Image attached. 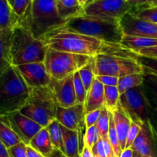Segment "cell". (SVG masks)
<instances>
[{
	"label": "cell",
	"instance_id": "38",
	"mask_svg": "<svg viewBox=\"0 0 157 157\" xmlns=\"http://www.w3.org/2000/svg\"><path fill=\"white\" fill-rule=\"evenodd\" d=\"M140 130H141L140 124H136V123L133 122V121H132L130 130H129L128 134H127V143H126V148H130V147H132L133 142L135 141L136 138L137 137Z\"/></svg>",
	"mask_w": 157,
	"mask_h": 157
},
{
	"label": "cell",
	"instance_id": "10",
	"mask_svg": "<svg viewBox=\"0 0 157 157\" xmlns=\"http://www.w3.org/2000/svg\"><path fill=\"white\" fill-rule=\"evenodd\" d=\"M0 117L2 122L7 124L25 145H29L34 136L43 128L33 120L23 115L19 110Z\"/></svg>",
	"mask_w": 157,
	"mask_h": 157
},
{
	"label": "cell",
	"instance_id": "20",
	"mask_svg": "<svg viewBox=\"0 0 157 157\" xmlns=\"http://www.w3.org/2000/svg\"><path fill=\"white\" fill-rule=\"evenodd\" d=\"M63 153L67 157H81L80 150V133L62 126Z\"/></svg>",
	"mask_w": 157,
	"mask_h": 157
},
{
	"label": "cell",
	"instance_id": "4",
	"mask_svg": "<svg viewBox=\"0 0 157 157\" xmlns=\"http://www.w3.org/2000/svg\"><path fill=\"white\" fill-rule=\"evenodd\" d=\"M32 89L14 65L0 75V116L20 110Z\"/></svg>",
	"mask_w": 157,
	"mask_h": 157
},
{
	"label": "cell",
	"instance_id": "44",
	"mask_svg": "<svg viewBox=\"0 0 157 157\" xmlns=\"http://www.w3.org/2000/svg\"><path fill=\"white\" fill-rule=\"evenodd\" d=\"M92 152H93L94 156H106L105 150H104V144H103V140L101 138H100L99 140H98V142L94 144V146L92 147Z\"/></svg>",
	"mask_w": 157,
	"mask_h": 157
},
{
	"label": "cell",
	"instance_id": "40",
	"mask_svg": "<svg viewBox=\"0 0 157 157\" xmlns=\"http://www.w3.org/2000/svg\"><path fill=\"white\" fill-rule=\"evenodd\" d=\"M24 143L18 144L12 148L9 149V153L11 157H29L27 148Z\"/></svg>",
	"mask_w": 157,
	"mask_h": 157
},
{
	"label": "cell",
	"instance_id": "39",
	"mask_svg": "<svg viewBox=\"0 0 157 157\" xmlns=\"http://www.w3.org/2000/svg\"><path fill=\"white\" fill-rule=\"evenodd\" d=\"M104 109V108H103ZM103 109L94 110L85 114V127L86 129L92 127V126L96 125L98 120L101 117V113H102Z\"/></svg>",
	"mask_w": 157,
	"mask_h": 157
},
{
	"label": "cell",
	"instance_id": "21",
	"mask_svg": "<svg viewBox=\"0 0 157 157\" xmlns=\"http://www.w3.org/2000/svg\"><path fill=\"white\" fill-rule=\"evenodd\" d=\"M38 152L48 157L55 149L51 140L48 130L46 127H43L31 140L29 145Z\"/></svg>",
	"mask_w": 157,
	"mask_h": 157
},
{
	"label": "cell",
	"instance_id": "46",
	"mask_svg": "<svg viewBox=\"0 0 157 157\" xmlns=\"http://www.w3.org/2000/svg\"><path fill=\"white\" fill-rule=\"evenodd\" d=\"M26 148H27V153L28 155H29V157H45L43 156L41 153H40L39 152H38L35 149L31 147L30 146L27 145L26 146Z\"/></svg>",
	"mask_w": 157,
	"mask_h": 157
},
{
	"label": "cell",
	"instance_id": "28",
	"mask_svg": "<svg viewBox=\"0 0 157 157\" xmlns=\"http://www.w3.org/2000/svg\"><path fill=\"white\" fill-rule=\"evenodd\" d=\"M104 97L106 108L109 111H113L119 107L121 94L117 86H104Z\"/></svg>",
	"mask_w": 157,
	"mask_h": 157
},
{
	"label": "cell",
	"instance_id": "12",
	"mask_svg": "<svg viewBox=\"0 0 157 157\" xmlns=\"http://www.w3.org/2000/svg\"><path fill=\"white\" fill-rule=\"evenodd\" d=\"M120 23L124 35L157 38V24L141 19L131 12L121 17Z\"/></svg>",
	"mask_w": 157,
	"mask_h": 157
},
{
	"label": "cell",
	"instance_id": "41",
	"mask_svg": "<svg viewBox=\"0 0 157 157\" xmlns=\"http://www.w3.org/2000/svg\"><path fill=\"white\" fill-rule=\"evenodd\" d=\"M127 2L131 8V11L130 12L131 13L150 7L149 0H127Z\"/></svg>",
	"mask_w": 157,
	"mask_h": 157
},
{
	"label": "cell",
	"instance_id": "34",
	"mask_svg": "<svg viewBox=\"0 0 157 157\" xmlns=\"http://www.w3.org/2000/svg\"><path fill=\"white\" fill-rule=\"evenodd\" d=\"M137 60L144 68L145 74H149L157 77V59L138 56Z\"/></svg>",
	"mask_w": 157,
	"mask_h": 157
},
{
	"label": "cell",
	"instance_id": "5",
	"mask_svg": "<svg viewBox=\"0 0 157 157\" xmlns=\"http://www.w3.org/2000/svg\"><path fill=\"white\" fill-rule=\"evenodd\" d=\"M48 48L44 39L35 37L27 28L18 23L13 28L12 54L14 66L44 62Z\"/></svg>",
	"mask_w": 157,
	"mask_h": 157
},
{
	"label": "cell",
	"instance_id": "55",
	"mask_svg": "<svg viewBox=\"0 0 157 157\" xmlns=\"http://www.w3.org/2000/svg\"><path fill=\"white\" fill-rule=\"evenodd\" d=\"M95 157H106V156H96Z\"/></svg>",
	"mask_w": 157,
	"mask_h": 157
},
{
	"label": "cell",
	"instance_id": "13",
	"mask_svg": "<svg viewBox=\"0 0 157 157\" xmlns=\"http://www.w3.org/2000/svg\"><path fill=\"white\" fill-rule=\"evenodd\" d=\"M130 148L142 156L157 157V133L151 121L141 124L140 131Z\"/></svg>",
	"mask_w": 157,
	"mask_h": 157
},
{
	"label": "cell",
	"instance_id": "35",
	"mask_svg": "<svg viewBox=\"0 0 157 157\" xmlns=\"http://www.w3.org/2000/svg\"><path fill=\"white\" fill-rule=\"evenodd\" d=\"M100 138H101V136H100L97 126H92V127L86 129L85 134H84V140H83L84 145L87 146L92 149L94 144L99 140Z\"/></svg>",
	"mask_w": 157,
	"mask_h": 157
},
{
	"label": "cell",
	"instance_id": "42",
	"mask_svg": "<svg viewBox=\"0 0 157 157\" xmlns=\"http://www.w3.org/2000/svg\"><path fill=\"white\" fill-rule=\"evenodd\" d=\"M96 79H98L104 86H117V87L118 81H119V78L117 77L110 76V75H98L96 76Z\"/></svg>",
	"mask_w": 157,
	"mask_h": 157
},
{
	"label": "cell",
	"instance_id": "6",
	"mask_svg": "<svg viewBox=\"0 0 157 157\" xmlns=\"http://www.w3.org/2000/svg\"><path fill=\"white\" fill-rule=\"evenodd\" d=\"M58 104L50 87L32 89L30 97L19 111L42 127L56 120Z\"/></svg>",
	"mask_w": 157,
	"mask_h": 157
},
{
	"label": "cell",
	"instance_id": "26",
	"mask_svg": "<svg viewBox=\"0 0 157 157\" xmlns=\"http://www.w3.org/2000/svg\"><path fill=\"white\" fill-rule=\"evenodd\" d=\"M0 142L9 150L22 141L7 124L0 121Z\"/></svg>",
	"mask_w": 157,
	"mask_h": 157
},
{
	"label": "cell",
	"instance_id": "49",
	"mask_svg": "<svg viewBox=\"0 0 157 157\" xmlns=\"http://www.w3.org/2000/svg\"><path fill=\"white\" fill-rule=\"evenodd\" d=\"M48 157H67L63 153L62 151L59 150H54L52 153H51Z\"/></svg>",
	"mask_w": 157,
	"mask_h": 157
},
{
	"label": "cell",
	"instance_id": "9",
	"mask_svg": "<svg viewBox=\"0 0 157 157\" xmlns=\"http://www.w3.org/2000/svg\"><path fill=\"white\" fill-rule=\"evenodd\" d=\"M137 58L110 55H98L94 57L96 76L110 75L121 78L133 74H145Z\"/></svg>",
	"mask_w": 157,
	"mask_h": 157
},
{
	"label": "cell",
	"instance_id": "23",
	"mask_svg": "<svg viewBox=\"0 0 157 157\" xmlns=\"http://www.w3.org/2000/svg\"><path fill=\"white\" fill-rule=\"evenodd\" d=\"M56 6L60 17L66 21L82 15L78 0H56Z\"/></svg>",
	"mask_w": 157,
	"mask_h": 157
},
{
	"label": "cell",
	"instance_id": "14",
	"mask_svg": "<svg viewBox=\"0 0 157 157\" xmlns=\"http://www.w3.org/2000/svg\"><path fill=\"white\" fill-rule=\"evenodd\" d=\"M31 89L48 87L52 77L48 73L44 62H33L15 66Z\"/></svg>",
	"mask_w": 157,
	"mask_h": 157
},
{
	"label": "cell",
	"instance_id": "47",
	"mask_svg": "<svg viewBox=\"0 0 157 157\" xmlns=\"http://www.w3.org/2000/svg\"><path fill=\"white\" fill-rule=\"evenodd\" d=\"M0 157H11L9 150L0 142Z\"/></svg>",
	"mask_w": 157,
	"mask_h": 157
},
{
	"label": "cell",
	"instance_id": "31",
	"mask_svg": "<svg viewBox=\"0 0 157 157\" xmlns=\"http://www.w3.org/2000/svg\"><path fill=\"white\" fill-rule=\"evenodd\" d=\"M110 127H109L108 132V139L111 144L113 150L114 151L115 156L116 157H121V153H122V148H121L120 140L118 138L117 133L116 129H115L114 121H113V114L110 111Z\"/></svg>",
	"mask_w": 157,
	"mask_h": 157
},
{
	"label": "cell",
	"instance_id": "54",
	"mask_svg": "<svg viewBox=\"0 0 157 157\" xmlns=\"http://www.w3.org/2000/svg\"><path fill=\"white\" fill-rule=\"evenodd\" d=\"M155 127H156V133H157V121H156V126H155Z\"/></svg>",
	"mask_w": 157,
	"mask_h": 157
},
{
	"label": "cell",
	"instance_id": "7",
	"mask_svg": "<svg viewBox=\"0 0 157 157\" xmlns=\"http://www.w3.org/2000/svg\"><path fill=\"white\" fill-rule=\"evenodd\" d=\"M119 105L133 122L141 125L151 121L156 126L157 111L150 103L143 84L121 94Z\"/></svg>",
	"mask_w": 157,
	"mask_h": 157
},
{
	"label": "cell",
	"instance_id": "48",
	"mask_svg": "<svg viewBox=\"0 0 157 157\" xmlns=\"http://www.w3.org/2000/svg\"><path fill=\"white\" fill-rule=\"evenodd\" d=\"M134 151L132 148H126L122 151L121 157H133Z\"/></svg>",
	"mask_w": 157,
	"mask_h": 157
},
{
	"label": "cell",
	"instance_id": "15",
	"mask_svg": "<svg viewBox=\"0 0 157 157\" xmlns=\"http://www.w3.org/2000/svg\"><path fill=\"white\" fill-rule=\"evenodd\" d=\"M74 75L61 80L52 79L49 84L48 87L52 90L59 107H70L77 104V97L74 85Z\"/></svg>",
	"mask_w": 157,
	"mask_h": 157
},
{
	"label": "cell",
	"instance_id": "37",
	"mask_svg": "<svg viewBox=\"0 0 157 157\" xmlns=\"http://www.w3.org/2000/svg\"><path fill=\"white\" fill-rule=\"evenodd\" d=\"M32 2V0H14L12 9L20 18L24 16Z\"/></svg>",
	"mask_w": 157,
	"mask_h": 157
},
{
	"label": "cell",
	"instance_id": "19",
	"mask_svg": "<svg viewBox=\"0 0 157 157\" xmlns=\"http://www.w3.org/2000/svg\"><path fill=\"white\" fill-rule=\"evenodd\" d=\"M111 113L113 114L115 129H116L118 138L120 140L121 148L124 150L126 148L127 134L130 130L132 121L129 117L128 115L124 111V110L120 107V105L116 110L112 111Z\"/></svg>",
	"mask_w": 157,
	"mask_h": 157
},
{
	"label": "cell",
	"instance_id": "51",
	"mask_svg": "<svg viewBox=\"0 0 157 157\" xmlns=\"http://www.w3.org/2000/svg\"><path fill=\"white\" fill-rule=\"evenodd\" d=\"M149 5L150 7L157 6V0H149Z\"/></svg>",
	"mask_w": 157,
	"mask_h": 157
},
{
	"label": "cell",
	"instance_id": "56",
	"mask_svg": "<svg viewBox=\"0 0 157 157\" xmlns=\"http://www.w3.org/2000/svg\"><path fill=\"white\" fill-rule=\"evenodd\" d=\"M93 1H94V0H93Z\"/></svg>",
	"mask_w": 157,
	"mask_h": 157
},
{
	"label": "cell",
	"instance_id": "57",
	"mask_svg": "<svg viewBox=\"0 0 157 157\" xmlns=\"http://www.w3.org/2000/svg\"><path fill=\"white\" fill-rule=\"evenodd\" d=\"M32 1H33V0H32Z\"/></svg>",
	"mask_w": 157,
	"mask_h": 157
},
{
	"label": "cell",
	"instance_id": "43",
	"mask_svg": "<svg viewBox=\"0 0 157 157\" xmlns=\"http://www.w3.org/2000/svg\"><path fill=\"white\" fill-rule=\"evenodd\" d=\"M138 56L147 57V58H156L157 59V46L148 48L140 49L136 52Z\"/></svg>",
	"mask_w": 157,
	"mask_h": 157
},
{
	"label": "cell",
	"instance_id": "53",
	"mask_svg": "<svg viewBox=\"0 0 157 157\" xmlns=\"http://www.w3.org/2000/svg\"><path fill=\"white\" fill-rule=\"evenodd\" d=\"M8 1H9V4H10L11 6H12V5H13V2H14V0H8Z\"/></svg>",
	"mask_w": 157,
	"mask_h": 157
},
{
	"label": "cell",
	"instance_id": "17",
	"mask_svg": "<svg viewBox=\"0 0 157 157\" xmlns=\"http://www.w3.org/2000/svg\"><path fill=\"white\" fill-rule=\"evenodd\" d=\"M12 34L13 29L0 31V75L13 65Z\"/></svg>",
	"mask_w": 157,
	"mask_h": 157
},
{
	"label": "cell",
	"instance_id": "45",
	"mask_svg": "<svg viewBox=\"0 0 157 157\" xmlns=\"http://www.w3.org/2000/svg\"><path fill=\"white\" fill-rule=\"evenodd\" d=\"M81 157H95L92 152V149L88 147L86 145H83L82 150H81Z\"/></svg>",
	"mask_w": 157,
	"mask_h": 157
},
{
	"label": "cell",
	"instance_id": "52",
	"mask_svg": "<svg viewBox=\"0 0 157 157\" xmlns=\"http://www.w3.org/2000/svg\"><path fill=\"white\" fill-rule=\"evenodd\" d=\"M133 157H147V156H142V155L139 154V153H136V152H134V154H133Z\"/></svg>",
	"mask_w": 157,
	"mask_h": 157
},
{
	"label": "cell",
	"instance_id": "36",
	"mask_svg": "<svg viewBox=\"0 0 157 157\" xmlns=\"http://www.w3.org/2000/svg\"><path fill=\"white\" fill-rule=\"evenodd\" d=\"M132 14L141 19L157 24V6L142 9Z\"/></svg>",
	"mask_w": 157,
	"mask_h": 157
},
{
	"label": "cell",
	"instance_id": "18",
	"mask_svg": "<svg viewBox=\"0 0 157 157\" xmlns=\"http://www.w3.org/2000/svg\"><path fill=\"white\" fill-rule=\"evenodd\" d=\"M85 114L94 110L103 109L105 106V97H104V85L95 78L90 90H88L86 98Z\"/></svg>",
	"mask_w": 157,
	"mask_h": 157
},
{
	"label": "cell",
	"instance_id": "30",
	"mask_svg": "<svg viewBox=\"0 0 157 157\" xmlns=\"http://www.w3.org/2000/svg\"><path fill=\"white\" fill-rule=\"evenodd\" d=\"M81 80H82L84 85L85 87L86 90L88 92L91 87L92 84L96 78V73H95V62L94 57L91 58L90 62L84 66L83 68L79 71Z\"/></svg>",
	"mask_w": 157,
	"mask_h": 157
},
{
	"label": "cell",
	"instance_id": "11",
	"mask_svg": "<svg viewBox=\"0 0 157 157\" xmlns=\"http://www.w3.org/2000/svg\"><path fill=\"white\" fill-rule=\"evenodd\" d=\"M130 11L127 0H94L83 9L82 15L120 19Z\"/></svg>",
	"mask_w": 157,
	"mask_h": 157
},
{
	"label": "cell",
	"instance_id": "2",
	"mask_svg": "<svg viewBox=\"0 0 157 157\" xmlns=\"http://www.w3.org/2000/svg\"><path fill=\"white\" fill-rule=\"evenodd\" d=\"M67 21L60 17L56 0H33L18 24L29 29L35 37L44 39L51 32L64 28Z\"/></svg>",
	"mask_w": 157,
	"mask_h": 157
},
{
	"label": "cell",
	"instance_id": "25",
	"mask_svg": "<svg viewBox=\"0 0 157 157\" xmlns=\"http://www.w3.org/2000/svg\"><path fill=\"white\" fill-rule=\"evenodd\" d=\"M146 74H133L119 78L118 81V90L120 94L125 93L131 89L144 84Z\"/></svg>",
	"mask_w": 157,
	"mask_h": 157
},
{
	"label": "cell",
	"instance_id": "16",
	"mask_svg": "<svg viewBox=\"0 0 157 157\" xmlns=\"http://www.w3.org/2000/svg\"><path fill=\"white\" fill-rule=\"evenodd\" d=\"M56 120L64 127L81 133L85 127V107L84 104H75L70 107L58 106Z\"/></svg>",
	"mask_w": 157,
	"mask_h": 157
},
{
	"label": "cell",
	"instance_id": "1",
	"mask_svg": "<svg viewBox=\"0 0 157 157\" xmlns=\"http://www.w3.org/2000/svg\"><path fill=\"white\" fill-rule=\"evenodd\" d=\"M50 48L59 52L96 57L99 55H117L137 58L138 55L119 43H111L66 28L57 29L44 38Z\"/></svg>",
	"mask_w": 157,
	"mask_h": 157
},
{
	"label": "cell",
	"instance_id": "33",
	"mask_svg": "<svg viewBox=\"0 0 157 157\" xmlns=\"http://www.w3.org/2000/svg\"><path fill=\"white\" fill-rule=\"evenodd\" d=\"M74 85H75V94L77 97V104H84L87 98V91L86 90L79 71L74 75Z\"/></svg>",
	"mask_w": 157,
	"mask_h": 157
},
{
	"label": "cell",
	"instance_id": "8",
	"mask_svg": "<svg viewBox=\"0 0 157 157\" xmlns=\"http://www.w3.org/2000/svg\"><path fill=\"white\" fill-rule=\"evenodd\" d=\"M93 57L59 52L49 48L44 64L52 79L61 80L79 71L87 65Z\"/></svg>",
	"mask_w": 157,
	"mask_h": 157
},
{
	"label": "cell",
	"instance_id": "24",
	"mask_svg": "<svg viewBox=\"0 0 157 157\" xmlns=\"http://www.w3.org/2000/svg\"><path fill=\"white\" fill-rule=\"evenodd\" d=\"M121 44L136 53L137 51L140 50V49L157 46V38L124 35L122 41H121Z\"/></svg>",
	"mask_w": 157,
	"mask_h": 157
},
{
	"label": "cell",
	"instance_id": "29",
	"mask_svg": "<svg viewBox=\"0 0 157 157\" xmlns=\"http://www.w3.org/2000/svg\"><path fill=\"white\" fill-rule=\"evenodd\" d=\"M143 85L150 103L157 111V77L146 74Z\"/></svg>",
	"mask_w": 157,
	"mask_h": 157
},
{
	"label": "cell",
	"instance_id": "32",
	"mask_svg": "<svg viewBox=\"0 0 157 157\" xmlns=\"http://www.w3.org/2000/svg\"><path fill=\"white\" fill-rule=\"evenodd\" d=\"M96 126L101 139H107L110 127V112L106 107L102 110L101 117L98 120Z\"/></svg>",
	"mask_w": 157,
	"mask_h": 157
},
{
	"label": "cell",
	"instance_id": "3",
	"mask_svg": "<svg viewBox=\"0 0 157 157\" xmlns=\"http://www.w3.org/2000/svg\"><path fill=\"white\" fill-rule=\"evenodd\" d=\"M64 28L111 43L121 44L124 36L117 18L81 15L67 20Z\"/></svg>",
	"mask_w": 157,
	"mask_h": 157
},
{
	"label": "cell",
	"instance_id": "27",
	"mask_svg": "<svg viewBox=\"0 0 157 157\" xmlns=\"http://www.w3.org/2000/svg\"><path fill=\"white\" fill-rule=\"evenodd\" d=\"M46 128L48 130L54 149L64 151L62 125L57 120H55Z\"/></svg>",
	"mask_w": 157,
	"mask_h": 157
},
{
	"label": "cell",
	"instance_id": "50",
	"mask_svg": "<svg viewBox=\"0 0 157 157\" xmlns=\"http://www.w3.org/2000/svg\"><path fill=\"white\" fill-rule=\"evenodd\" d=\"M92 1H93V0H78L80 6H81V7L82 8V9H84L88 3H90V2Z\"/></svg>",
	"mask_w": 157,
	"mask_h": 157
},
{
	"label": "cell",
	"instance_id": "22",
	"mask_svg": "<svg viewBox=\"0 0 157 157\" xmlns=\"http://www.w3.org/2000/svg\"><path fill=\"white\" fill-rule=\"evenodd\" d=\"M19 21L8 0H0V31L13 29Z\"/></svg>",
	"mask_w": 157,
	"mask_h": 157
}]
</instances>
